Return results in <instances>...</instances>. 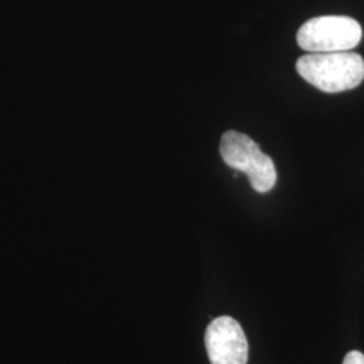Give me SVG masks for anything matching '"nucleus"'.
Returning <instances> with one entry per match:
<instances>
[{"mask_svg": "<svg viewBox=\"0 0 364 364\" xmlns=\"http://www.w3.org/2000/svg\"><path fill=\"white\" fill-rule=\"evenodd\" d=\"M299 76L326 93L350 91L364 80V60L358 53H309L296 63Z\"/></svg>", "mask_w": 364, "mask_h": 364, "instance_id": "f257e3e1", "label": "nucleus"}, {"mask_svg": "<svg viewBox=\"0 0 364 364\" xmlns=\"http://www.w3.org/2000/svg\"><path fill=\"white\" fill-rule=\"evenodd\" d=\"M220 154L230 168L247 174L248 181L258 193H267L273 189L277 182L273 159L264 154L248 135L237 131L224 132Z\"/></svg>", "mask_w": 364, "mask_h": 364, "instance_id": "f03ea898", "label": "nucleus"}, {"mask_svg": "<svg viewBox=\"0 0 364 364\" xmlns=\"http://www.w3.org/2000/svg\"><path fill=\"white\" fill-rule=\"evenodd\" d=\"M358 21L343 15L317 16L305 22L297 33L299 48L308 53L350 52L362 41Z\"/></svg>", "mask_w": 364, "mask_h": 364, "instance_id": "7ed1b4c3", "label": "nucleus"}, {"mask_svg": "<svg viewBox=\"0 0 364 364\" xmlns=\"http://www.w3.org/2000/svg\"><path fill=\"white\" fill-rule=\"evenodd\" d=\"M210 364H247L248 343L240 324L230 316L215 318L205 331Z\"/></svg>", "mask_w": 364, "mask_h": 364, "instance_id": "20e7f679", "label": "nucleus"}, {"mask_svg": "<svg viewBox=\"0 0 364 364\" xmlns=\"http://www.w3.org/2000/svg\"><path fill=\"white\" fill-rule=\"evenodd\" d=\"M343 364H364V355L359 351L348 352Z\"/></svg>", "mask_w": 364, "mask_h": 364, "instance_id": "39448f33", "label": "nucleus"}]
</instances>
